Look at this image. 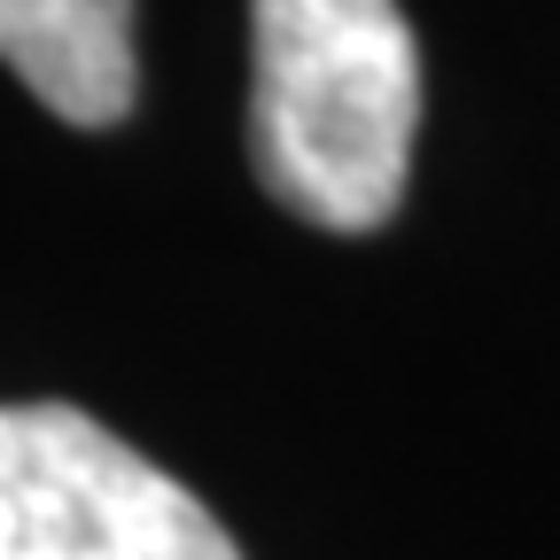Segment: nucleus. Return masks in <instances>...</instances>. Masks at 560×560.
I'll return each mask as SVG.
<instances>
[{"label": "nucleus", "instance_id": "nucleus-3", "mask_svg": "<svg viewBox=\"0 0 560 560\" xmlns=\"http://www.w3.org/2000/svg\"><path fill=\"white\" fill-rule=\"evenodd\" d=\"M0 62L62 125H117L140 86L132 0H0Z\"/></svg>", "mask_w": 560, "mask_h": 560}, {"label": "nucleus", "instance_id": "nucleus-2", "mask_svg": "<svg viewBox=\"0 0 560 560\" xmlns=\"http://www.w3.org/2000/svg\"><path fill=\"white\" fill-rule=\"evenodd\" d=\"M0 560H242L187 482L79 405H0Z\"/></svg>", "mask_w": 560, "mask_h": 560}, {"label": "nucleus", "instance_id": "nucleus-1", "mask_svg": "<svg viewBox=\"0 0 560 560\" xmlns=\"http://www.w3.org/2000/svg\"><path fill=\"white\" fill-rule=\"evenodd\" d=\"M420 55L397 0H257V179L327 234H374L405 202Z\"/></svg>", "mask_w": 560, "mask_h": 560}]
</instances>
